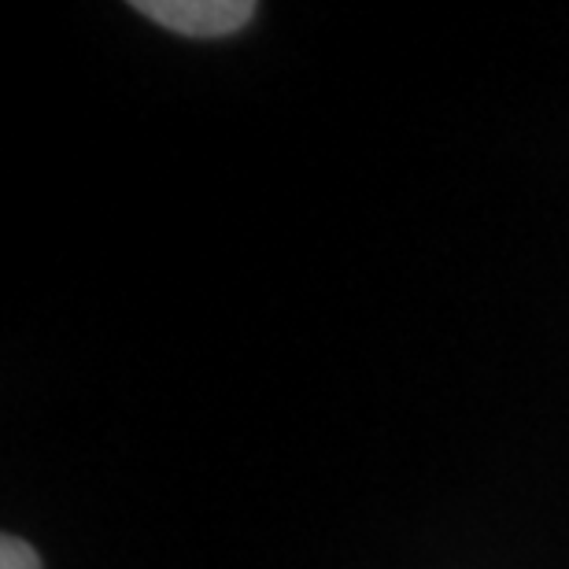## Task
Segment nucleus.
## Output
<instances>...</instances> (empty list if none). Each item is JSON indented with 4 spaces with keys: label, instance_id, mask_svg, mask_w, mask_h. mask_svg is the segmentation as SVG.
Here are the masks:
<instances>
[{
    "label": "nucleus",
    "instance_id": "1",
    "mask_svg": "<svg viewBox=\"0 0 569 569\" xmlns=\"http://www.w3.org/2000/svg\"><path fill=\"white\" fill-rule=\"evenodd\" d=\"M133 11L181 38H230L256 19L252 0H133Z\"/></svg>",
    "mask_w": 569,
    "mask_h": 569
},
{
    "label": "nucleus",
    "instance_id": "2",
    "mask_svg": "<svg viewBox=\"0 0 569 569\" xmlns=\"http://www.w3.org/2000/svg\"><path fill=\"white\" fill-rule=\"evenodd\" d=\"M0 569H41V559L27 540L4 532L0 537Z\"/></svg>",
    "mask_w": 569,
    "mask_h": 569
}]
</instances>
